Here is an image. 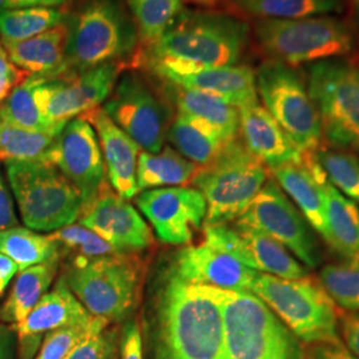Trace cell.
I'll return each instance as SVG.
<instances>
[{
    "instance_id": "obj_42",
    "label": "cell",
    "mask_w": 359,
    "mask_h": 359,
    "mask_svg": "<svg viewBox=\"0 0 359 359\" xmlns=\"http://www.w3.org/2000/svg\"><path fill=\"white\" fill-rule=\"evenodd\" d=\"M118 333L116 329L105 327L93 334L75 347L65 359H116Z\"/></svg>"
},
{
    "instance_id": "obj_18",
    "label": "cell",
    "mask_w": 359,
    "mask_h": 359,
    "mask_svg": "<svg viewBox=\"0 0 359 359\" xmlns=\"http://www.w3.org/2000/svg\"><path fill=\"white\" fill-rule=\"evenodd\" d=\"M81 225L95 231L118 253L142 250L154 243L152 231L137 210L109 188L87 206Z\"/></svg>"
},
{
    "instance_id": "obj_10",
    "label": "cell",
    "mask_w": 359,
    "mask_h": 359,
    "mask_svg": "<svg viewBox=\"0 0 359 359\" xmlns=\"http://www.w3.org/2000/svg\"><path fill=\"white\" fill-rule=\"evenodd\" d=\"M308 90L329 144L359 154V68L342 59L313 63Z\"/></svg>"
},
{
    "instance_id": "obj_25",
    "label": "cell",
    "mask_w": 359,
    "mask_h": 359,
    "mask_svg": "<svg viewBox=\"0 0 359 359\" xmlns=\"http://www.w3.org/2000/svg\"><path fill=\"white\" fill-rule=\"evenodd\" d=\"M164 83V81H163ZM167 86L168 97L175 103L177 114L194 118L215 129L224 142H231L240 133V111L236 105L203 90Z\"/></svg>"
},
{
    "instance_id": "obj_20",
    "label": "cell",
    "mask_w": 359,
    "mask_h": 359,
    "mask_svg": "<svg viewBox=\"0 0 359 359\" xmlns=\"http://www.w3.org/2000/svg\"><path fill=\"white\" fill-rule=\"evenodd\" d=\"M173 273L185 283L234 292H252L259 274L237 258L205 243L182 249L176 257Z\"/></svg>"
},
{
    "instance_id": "obj_3",
    "label": "cell",
    "mask_w": 359,
    "mask_h": 359,
    "mask_svg": "<svg viewBox=\"0 0 359 359\" xmlns=\"http://www.w3.org/2000/svg\"><path fill=\"white\" fill-rule=\"evenodd\" d=\"M67 75L97 65L120 63L135 53L139 34L117 0H88L67 22Z\"/></svg>"
},
{
    "instance_id": "obj_40",
    "label": "cell",
    "mask_w": 359,
    "mask_h": 359,
    "mask_svg": "<svg viewBox=\"0 0 359 359\" xmlns=\"http://www.w3.org/2000/svg\"><path fill=\"white\" fill-rule=\"evenodd\" d=\"M50 236L57 243L59 248L75 252L76 258L93 259L118 253L114 246H111L100 236L81 224H71L53 231Z\"/></svg>"
},
{
    "instance_id": "obj_5",
    "label": "cell",
    "mask_w": 359,
    "mask_h": 359,
    "mask_svg": "<svg viewBox=\"0 0 359 359\" xmlns=\"http://www.w3.org/2000/svg\"><path fill=\"white\" fill-rule=\"evenodd\" d=\"M255 36L269 59L290 67L339 59L355 46L353 28L333 15L257 20Z\"/></svg>"
},
{
    "instance_id": "obj_53",
    "label": "cell",
    "mask_w": 359,
    "mask_h": 359,
    "mask_svg": "<svg viewBox=\"0 0 359 359\" xmlns=\"http://www.w3.org/2000/svg\"><path fill=\"white\" fill-rule=\"evenodd\" d=\"M4 10H10L8 0H0V11H4Z\"/></svg>"
},
{
    "instance_id": "obj_41",
    "label": "cell",
    "mask_w": 359,
    "mask_h": 359,
    "mask_svg": "<svg viewBox=\"0 0 359 359\" xmlns=\"http://www.w3.org/2000/svg\"><path fill=\"white\" fill-rule=\"evenodd\" d=\"M209 246H213L218 250L228 253L241 261L246 266L256 270L249 249L245 244L243 237L234 228H229L228 224L224 225H205L204 228V241Z\"/></svg>"
},
{
    "instance_id": "obj_4",
    "label": "cell",
    "mask_w": 359,
    "mask_h": 359,
    "mask_svg": "<svg viewBox=\"0 0 359 359\" xmlns=\"http://www.w3.org/2000/svg\"><path fill=\"white\" fill-rule=\"evenodd\" d=\"M268 179V168L241 139L226 142L209 164L198 167L191 181L205 198V225L238 219Z\"/></svg>"
},
{
    "instance_id": "obj_54",
    "label": "cell",
    "mask_w": 359,
    "mask_h": 359,
    "mask_svg": "<svg viewBox=\"0 0 359 359\" xmlns=\"http://www.w3.org/2000/svg\"><path fill=\"white\" fill-rule=\"evenodd\" d=\"M302 359H308V357H306V358H305V357H304V358H302Z\"/></svg>"
},
{
    "instance_id": "obj_28",
    "label": "cell",
    "mask_w": 359,
    "mask_h": 359,
    "mask_svg": "<svg viewBox=\"0 0 359 359\" xmlns=\"http://www.w3.org/2000/svg\"><path fill=\"white\" fill-rule=\"evenodd\" d=\"M59 259L20 270L13 283L11 294L0 309V320L10 323H19L26 318L31 310L38 305L41 297L56 276Z\"/></svg>"
},
{
    "instance_id": "obj_48",
    "label": "cell",
    "mask_w": 359,
    "mask_h": 359,
    "mask_svg": "<svg viewBox=\"0 0 359 359\" xmlns=\"http://www.w3.org/2000/svg\"><path fill=\"white\" fill-rule=\"evenodd\" d=\"M18 266L11 258L0 253V295L4 293L6 287L18 271Z\"/></svg>"
},
{
    "instance_id": "obj_19",
    "label": "cell",
    "mask_w": 359,
    "mask_h": 359,
    "mask_svg": "<svg viewBox=\"0 0 359 359\" xmlns=\"http://www.w3.org/2000/svg\"><path fill=\"white\" fill-rule=\"evenodd\" d=\"M92 320L93 316L80 304L62 278L52 292L41 297L23 321L13 325V330L19 342V358H35L47 334L67 326L88 323Z\"/></svg>"
},
{
    "instance_id": "obj_45",
    "label": "cell",
    "mask_w": 359,
    "mask_h": 359,
    "mask_svg": "<svg viewBox=\"0 0 359 359\" xmlns=\"http://www.w3.org/2000/svg\"><path fill=\"white\" fill-rule=\"evenodd\" d=\"M308 359H359L339 342L313 344L308 350Z\"/></svg>"
},
{
    "instance_id": "obj_8",
    "label": "cell",
    "mask_w": 359,
    "mask_h": 359,
    "mask_svg": "<svg viewBox=\"0 0 359 359\" xmlns=\"http://www.w3.org/2000/svg\"><path fill=\"white\" fill-rule=\"evenodd\" d=\"M252 293L259 297L302 341L339 342L338 311L322 283L308 277L285 280L259 273Z\"/></svg>"
},
{
    "instance_id": "obj_36",
    "label": "cell",
    "mask_w": 359,
    "mask_h": 359,
    "mask_svg": "<svg viewBox=\"0 0 359 359\" xmlns=\"http://www.w3.org/2000/svg\"><path fill=\"white\" fill-rule=\"evenodd\" d=\"M57 135L19 128L0 120V161L43 160Z\"/></svg>"
},
{
    "instance_id": "obj_9",
    "label": "cell",
    "mask_w": 359,
    "mask_h": 359,
    "mask_svg": "<svg viewBox=\"0 0 359 359\" xmlns=\"http://www.w3.org/2000/svg\"><path fill=\"white\" fill-rule=\"evenodd\" d=\"M218 295L226 359H290V335L259 297L222 289Z\"/></svg>"
},
{
    "instance_id": "obj_46",
    "label": "cell",
    "mask_w": 359,
    "mask_h": 359,
    "mask_svg": "<svg viewBox=\"0 0 359 359\" xmlns=\"http://www.w3.org/2000/svg\"><path fill=\"white\" fill-rule=\"evenodd\" d=\"M18 225V218L13 210V198L8 192L0 169V231L15 228Z\"/></svg>"
},
{
    "instance_id": "obj_50",
    "label": "cell",
    "mask_w": 359,
    "mask_h": 359,
    "mask_svg": "<svg viewBox=\"0 0 359 359\" xmlns=\"http://www.w3.org/2000/svg\"><path fill=\"white\" fill-rule=\"evenodd\" d=\"M69 0H8L10 10L25 7H62Z\"/></svg>"
},
{
    "instance_id": "obj_1",
    "label": "cell",
    "mask_w": 359,
    "mask_h": 359,
    "mask_svg": "<svg viewBox=\"0 0 359 359\" xmlns=\"http://www.w3.org/2000/svg\"><path fill=\"white\" fill-rule=\"evenodd\" d=\"M157 332V359H226L217 287L172 273L160 297Z\"/></svg>"
},
{
    "instance_id": "obj_32",
    "label": "cell",
    "mask_w": 359,
    "mask_h": 359,
    "mask_svg": "<svg viewBox=\"0 0 359 359\" xmlns=\"http://www.w3.org/2000/svg\"><path fill=\"white\" fill-rule=\"evenodd\" d=\"M233 8L257 20H290L341 13L342 0H226Z\"/></svg>"
},
{
    "instance_id": "obj_24",
    "label": "cell",
    "mask_w": 359,
    "mask_h": 359,
    "mask_svg": "<svg viewBox=\"0 0 359 359\" xmlns=\"http://www.w3.org/2000/svg\"><path fill=\"white\" fill-rule=\"evenodd\" d=\"M67 36L65 23L23 41L3 43V47L13 65L29 76L53 79L67 75Z\"/></svg>"
},
{
    "instance_id": "obj_29",
    "label": "cell",
    "mask_w": 359,
    "mask_h": 359,
    "mask_svg": "<svg viewBox=\"0 0 359 359\" xmlns=\"http://www.w3.org/2000/svg\"><path fill=\"white\" fill-rule=\"evenodd\" d=\"M234 229L240 233L248 246L257 271L285 280L306 277L304 266L285 246L268 234L240 224H236Z\"/></svg>"
},
{
    "instance_id": "obj_43",
    "label": "cell",
    "mask_w": 359,
    "mask_h": 359,
    "mask_svg": "<svg viewBox=\"0 0 359 359\" xmlns=\"http://www.w3.org/2000/svg\"><path fill=\"white\" fill-rule=\"evenodd\" d=\"M26 77V72L13 65L4 47L0 46V105Z\"/></svg>"
},
{
    "instance_id": "obj_31",
    "label": "cell",
    "mask_w": 359,
    "mask_h": 359,
    "mask_svg": "<svg viewBox=\"0 0 359 359\" xmlns=\"http://www.w3.org/2000/svg\"><path fill=\"white\" fill-rule=\"evenodd\" d=\"M47 77L27 76L13 88L0 105V120L19 128L60 133L65 123L55 124L41 114L36 102V88Z\"/></svg>"
},
{
    "instance_id": "obj_44",
    "label": "cell",
    "mask_w": 359,
    "mask_h": 359,
    "mask_svg": "<svg viewBox=\"0 0 359 359\" xmlns=\"http://www.w3.org/2000/svg\"><path fill=\"white\" fill-rule=\"evenodd\" d=\"M121 359H142V339L139 323L130 321L124 326L120 339Z\"/></svg>"
},
{
    "instance_id": "obj_34",
    "label": "cell",
    "mask_w": 359,
    "mask_h": 359,
    "mask_svg": "<svg viewBox=\"0 0 359 359\" xmlns=\"http://www.w3.org/2000/svg\"><path fill=\"white\" fill-rule=\"evenodd\" d=\"M67 22V13L60 7L4 10L0 11V39L3 43L23 41Z\"/></svg>"
},
{
    "instance_id": "obj_38",
    "label": "cell",
    "mask_w": 359,
    "mask_h": 359,
    "mask_svg": "<svg viewBox=\"0 0 359 359\" xmlns=\"http://www.w3.org/2000/svg\"><path fill=\"white\" fill-rule=\"evenodd\" d=\"M321 283L334 304L347 310H359V261L323 268Z\"/></svg>"
},
{
    "instance_id": "obj_23",
    "label": "cell",
    "mask_w": 359,
    "mask_h": 359,
    "mask_svg": "<svg viewBox=\"0 0 359 359\" xmlns=\"http://www.w3.org/2000/svg\"><path fill=\"white\" fill-rule=\"evenodd\" d=\"M278 185L287 193L309 224L327 238L326 221V198L323 185L327 177L314 152L304 154V158L298 164H287L271 169Z\"/></svg>"
},
{
    "instance_id": "obj_2",
    "label": "cell",
    "mask_w": 359,
    "mask_h": 359,
    "mask_svg": "<svg viewBox=\"0 0 359 359\" xmlns=\"http://www.w3.org/2000/svg\"><path fill=\"white\" fill-rule=\"evenodd\" d=\"M250 39V26L231 13H180L163 38L145 47L140 59H168L194 67L237 65Z\"/></svg>"
},
{
    "instance_id": "obj_51",
    "label": "cell",
    "mask_w": 359,
    "mask_h": 359,
    "mask_svg": "<svg viewBox=\"0 0 359 359\" xmlns=\"http://www.w3.org/2000/svg\"><path fill=\"white\" fill-rule=\"evenodd\" d=\"M196 6H200V7H205V8H213L216 7L218 0H188Z\"/></svg>"
},
{
    "instance_id": "obj_7",
    "label": "cell",
    "mask_w": 359,
    "mask_h": 359,
    "mask_svg": "<svg viewBox=\"0 0 359 359\" xmlns=\"http://www.w3.org/2000/svg\"><path fill=\"white\" fill-rule=\"evenodd\" d=\"M65 281L90 316L123 321L139 302L142 268L123 253L93 259L75 258Z\"/></svg>"
},
{
    "instance_id": "obj_30",
    "label": "cell",
    "mask_w": 359,
    "mask_h": 359,
    "mask_svg": "<svg viewBox=\"0 0 359 359\" xmlns=\"http://www.w3.org/2000/svg\"><path fill=\"white\" fill-rule=\"evenodd\" d=\"M167 137L180 154L198 167L209 164L226 144L215 129L181 114L170 123Z\"/></svg>"
},
{
    "instance_id": "obj_14",
    "label": "cell",
    "mask_w": 359,
    "mask_h": 359,
    "mask_svg": "<svg viewBox=\"0 0 359 359\" xmlns=\"http://www.w3.org/2000/svg\"><path fill=\"white\" fill-rule=\"evenodd\" d=\"M123 72V65L108 63L46 79L36 88L41 114L55 124L67 123L107 102Z\"/></svg>"
},
{
    "instance_id": "obj_52",
    "label": "cell",
    "mask_w": 359,
    "mask_h": 359,
    "mask_svg": "<svg viewBox=\"0 0 359 359\" xmlns=\"http://www.w3.org/2000/svg\"><path fill=\"white\" fill-rule=\"evenodd\" d=\"M350 3H351V7H353V11H354L355 16H357L359 25V0H350Z\"/></svg>"
},
{
    "instance_id": "obj_17",
    "label": "cell",
    "mask_w": 359,
    "mask_h": 359,
    "mask_svg": "<svg viewBox=\"0 0 359 359\" xmlns=\"http://www.w3.org/2000/svg\"><path fill=\"white\" fill-rule=\"evenodd\" d=\"M139 209L157 237L170 245L189 244L206 217V201L196 188L168 187L140 193Z\"/></svg>"
},
{
    "instance_id": "obj_22",
    "label": "cell",
    "mask_w": 359,
    "mask_h": 359,
    "mask_svg": "<svg viewBox=\"0 0 359 359\" xmlns=\"http://www.w3.org/2000/svg\"><path fill=\"white\" fill-rule=\"evenodd\" d=\"M240 111V133L245 147L270 170L287 164H298L304 152L286 135L273 116L261 104H246Z\"/></svg>"
},
{
    "instance_id": "obj_12",
    "label": "cell",
    "mask_w": 359,
    "mask_h": 359,
    "mask_svg": "<svg viewBox=\"0 0 359 359\" xmlns=\"http://www.w3.org/2000/svg\"><path fill=\"white\" fill-rule=\"evenodd\" d=\"M103 109L144 151L157 154L163 149L170 126V109L154 95L140 74L121 72Z\"/></svg>"
},
{
    "instance_id": "obj_13",
    "label": "cell",
    "mask_w": 359,
    "mask_h": 359,
    "mask_svg": "<svg viewBox=\"0 0 359 359\" xmlns=\"http://www.w3.org/2000/svg\"><path fill=\"white\" fill-rule=\"evenodd\" d=\"M41 161L57 168L69 180L81 194L83 210L108 188L99 137L81 116L65 123Z\"/></svg>"
},
{
    "instance_id": "obj_35",
    "label": "cell",
    "mask_w": 359,
    "mask_h": 359,
    "mask_svg": "<svg viewBox=\"0 0 359 359\" xmlns=\"http://www.w3.org/2000/svg\"><path fill=\"white\" fill-rule=\"evenodd\" d=\"M139 40L149 47L167 32L184 8V0H128Z\"/></svg>"
},
{
    "instance_id": "obj_39",
    "label": "cell",
    "mask_w": 359,
    "mask_h": 359,
    "mask_svg": "<svg viewBox=\"0 0 359 359\" xmlns=\"http://www.w3.org/2000/svg\"><path fill=\"white\" fill-rule=\"evenodd\" d=\"M109 321L93 317L92 321L57 329L47 334L34 359H65L69 353L93 334L108 327Z\"/></svg>"
},
{
    "instance_id": "obj_15",
    "label": "cell",
    "mask_w": 359,
    "mask_h": 359,
    "mask_svg": "<svg viewBox=\"0 0 359 359\" xmlns=\"http://www.w3.org/2000/svg\"><path fill=\"white\" fill-rule=\"evenodd\" d=\"M236 224L262 231L278 241L306 266L316 268L320 258L304 217L283 193L276 180L268 179L256 198Z\"/></svg>"
},
{
    "instance_id": "obj_11",
    "label": "cell",
    "mask_w": 359,
    "mask_h": 359,
    "mask_svg": "<svg viewBox=\"0 0 359 359\" xmlns=\"http://www.w3.org/2000/svg\"><path fill=\"white\" fill-rule=\"evenodd\" d=\"M257 93L265 109L304 152H316L322 142L320 115L308 86L293 67L269 59L256 72Z\"/></svg>"
},
{
    "instance_id": "obj_26",
    "label": "cell",
    "mask_w": 359,
    "mask_h": 359,
    "mask_svg": "<svg viewBox=\"0 0 359 359\" xmlns=\"http://www.w3.org/2000/svg\"><path fill=\"white\" fill-rule=\"evenodd\" d=\"M326 198V243L347 261H359V208L327 180L323 185Z\"/></svg>"
},
{
    "instance_id": "obj_49",
    "label": "cell",
    "mask_w": 359,
    "mask_h": 359,
    "mask_svg": "<svg viewBox=\"0 0 359 359\" xmlns=\"http://www.w3.org/2000/svg\"><path fill=\"white\" fill-rule=\"evenodd\" d=\"M13 327L0 325V359H13Z\"/></svg>"
},
{
    "instance_id": "obj_27",
    "label": "cell",
    "mask_w": 359,
    "mask_h": 359,
    "mask_svg": "<svg viewBox=\"0 0 359 359\" xmlns=\"http://www.w3.org/2000/svg\"><path fill=\"white\" fill-rule=\"evenodd\" d=\"M198 165H196L172 147H163L157 154L142 151L139 154L136 180L140 191L161 187H180L192 181Z\"/></svg>"
},
{
    "instance_id": "obj_47",
    "label": "cell",
    "mask_w": 359,
    "mask_h": 359,
    "mask_svg": "<svg viewBox=\"0 0 359 359\" xmlns=\"http://www.w3.org/2000/svg\"><path fill=\"white\" fill-rule=\"evenodd\" d=\"M342 335L350 351L359 358V313H348L342 317Z\"/></svg>"
},
{
    "instance_id": "obj_37",
    "label": "cell",
    "mask_w": 359,
    "mask_h": 359,
    "mask_svg": "<svg viewBox=\"0 0 359 359\" xmlns=\"http://www.w3.org/2000/svg\"><path fill=\"white\" fill-rule=\"evenodd\" d=\"M316 158L335 189L359 204V158L344 149L318 148Z\"/></svg>"
},
{
    "instance_id": "obj_33",
    "label": "cell",
    "mask_w": 359,
    "mask_h": 359,
    "mask_svg": "<svg viewBox=\"0 0 359 359\" xmlns=\"http://www.w3.org/2000/svg\"><path fill=\"white\" fill-rule=\"evenodd\" d=\"M0 253L11 258L18 269L25 270L59 259L60 248L51 236L15 226L0 231Z\"/></svg>"
},
{
    "instance_id": "obj_6",
    "label": "cell",
    "mask_w": 359,
    "mask_h": 359,
    "mask_svg": "<svg viewBox=\"0 0 359 359\" xmlns=\"http://www.w3.org/2000/svg\"><path fill=\"white\" fill-rule=\"evenodd\" d=\"M6 169L27 228L55 231L74 224L81 215V194L50 163L8 161Z\"/></svg>"
},
{
    "instance_id": "obj_21",
    "label": "cell",
    "mask_w": 359,
    "mask_h": 359,
    "mask_svg": "<svg viewBox=\"0 0 359 359\" xmlns=\"http://www.w3.org/2000/svg\"><path fill=\"white\" fill-rule=\"evenodd\" d=\"M81 117L96 130L111 187L120 197L133 198L140 191L136 180L140 147L116 126L103 108H93Z\"/></svg>"
},
{
    "instance_id": "obj_16",
    "label": "cell",
    "mask_w": 359,
    "mask_h": 359,
    "mask_svg": "<svg viewBox=\"0 0 359 359\" xmlns=\"http://www.w3.org/2000/svg\"><path fill=\"white\" fill-rule=\"evenodd\" d=\"M139 62L164 83L216 95L237 108L258 102L256 72L248 65L194 67L168 59Z\"/></svg>"
}]
</instances>
